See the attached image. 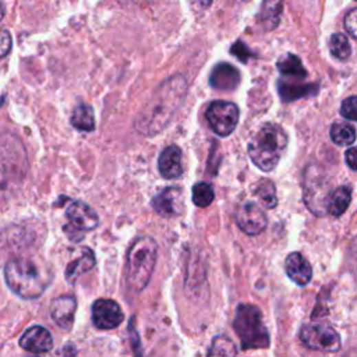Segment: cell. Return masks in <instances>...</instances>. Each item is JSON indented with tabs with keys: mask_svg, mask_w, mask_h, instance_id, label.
Listing matches in <instances>:
<instances>
[{
	"mask_svg": "<svg viewBox=\"0 0 357 357\" xmlns=\"http://www.w3.org/2000/svg\"><path fill=\"white\" fill-rule=\"evenodd\" d=\"M235 219L237 226L248 236H257L263 233L268 225L266 213L259 204L246 201L236 208Z\"/></svg>",
	"mask_w": 357,
	"mask_h": 357,
	"instance_id": "30bf717a",
	"label": "cell"
},
{
	"mask_svg": "<svg viewBox=\"0 0 357 357\" xmlns=\"http://www.w3.org/2000/svg\"><path fill=\"white\" fill-rule=\"evenodd\" d=\"M5 13H6L5 6H3V3H2V0H0V21H2V20L5 19Z\"/></svg>",
	"mask_w": 357,
	"mask_h": 357,
	"instance_id": "e575fe53",
	"label": "cell"
},
{
	"mask_svg": "<svg viewBox=\"0 0 357 357\" xmlns=\"http://www.w3.org/2000/svg\"><path fill=\"white\" fill-rule=\"evenodd\" d=\"M158 169L161 176L166 180H175L183 175L182 149L177 145H169L161 152Z\"/></svg>",
	"mask_w": 357,
	"mask_h": 357,
	"instance_id": "9a60e30c",
	"label": "cell"
},
{
	"mask_svg": "<svg viewBox=\"0 0 357 357\" xmlns=\"http://www.w3.org/2000/svg\"><path fill=\"white\" fill-rule=\"evenodd\" d=\"M158 259V244L149 236H141L133 241L127 252L125 268L126 285L133 292L144 290L154 274Z\"/></svg>",
	"mask_w": 357,
	"mask_h": 357,
	"instance_id": "277c9868",
	"label": "cell"
},
{
	"mask_svg": "<svg viewBox=\"0 0 357 357\" xmlns=\"http://www.w3.org/2000/svg\"><path fill=\"white\" fill-rule=\"evenodd\" d=\"M13 47V38L8 30L0 31V59L6 58Z\"/></svg>",
	"mask_w": 357,
	"mask_h": 357,
	"instance_id": "4dcf8cb0",
	"label": "cell"
},
{
	"mask_svg": "<svg viewBox=\"0 0 357 357\" xmlns=\"http://www.w3.org/2000/svg\"><path fill=\"white\" fill-rule=\"evenodd\" d=\"M237 350L233 340L226 335H218L213 339L207 357H236Z\"/></svg>",
	"mask_w": 357,
	"mask_h": 357,
	"instance_id": "484cf974",
	"label": "cell"
},
{
	"mask_svg": "<svg viewBox=\"0 0 357 357\" xmlns=\"http://www.w3.org/2000/svg\"><path fill=\"white\" fill-rule=\"evenodd\" d=\"M331 179L316 165H309L304 171L303 177V194L304 201L307 204L309 210L318 215L324 217L328 214V199L332 193Z\"/></svg>",
	"mask_w": 357,
	"mask_h": 357,
	"instance_id": "8992f818",
	"label": "cell"
},
{
	"mask_svg": "<svg viewBox=\"0 0 357 357\" xmlns=\"http://www.w3.org/2000/svg\"><path fill=\"white\" fill-rule=\"evenodd\" d=\"M152 207L162 217H175L183 208V190L179 187H168L152 198Z\"/></svg>",
	"mask_w": 357,
	"mask_h": 357,
	"instance_id": "7c38bea8",
	"label": "cell"
},
{
	"mask_svg": "<svg viewBox=\"0 0 357 357\" xmlns=\"http://www.w3.org/2000/svg\"><path fill=\"white\" fill-rule=\"evenodd\" d=\"M285 270L288 277L299 286L309 285V282L313 278V268L309 260L297 251L289 254L286 257Z\"/></svg>",
	"mask_w": 357,
	"mask_h": 357,
	"instance_id": "2e32d148",
	"label": "cell"
},
{
	"mask_svg": "<svg viewBox=\"0 0 357 357\" xmlns=\"http://www.w3.org/2000/svg\"><path fill=\"white\" fill-rule=\"evenodd\" d=\"M77 310V300L74 296H61L50 303V316L62 329H72Z\"/></svg>",
	"mask_w": 357,
	"mask_h": 357,
	"instance_id": "4fadbf2b",
	"label": "cell"
},
{
	"mask_svg": "<svg viewBox=\"0 0 357 357\" xmlns=\"http://www.w3.org/2000/svg\"><path fill=\"white\" fill-rule=\"evenodd\" d=\"M240 2H248V0H240Z\"/></svg>",
	"mask_w": 357,
	"mask_h": 357,
	"instance_id": "d590c367",
	"label": "cell"
},
{
	"mask_svg": "<svg viewBox=\"0 0 357 357\" xmlns=\"http://www.w3.org/2000/svg\"><path fill=\"white\" fill-rule=\"evenodd\" d=\"M187 80L184 76H173L165 80L144 105L134 120L137 131L144 136L161 133L172 120L187 95Z\"/></svg>",
	"mask_w": 357,
	"mask_h": 357,
	"instance_id": "6da1fadb",
	"label": "cell"
},
{
	"mask_svg": "<svg viewBox=\"0 0 357 357\" xmlns=\"http://www.w3.org/2000/svg\"><path fill=\"white\" fill-rule=\"evenodd\" d=\"M96 264V259H95V254L91 248L88 247H84L81 248V254L80 257H77L76 260H73L67 268H66V272H65V277H66V281L69 283H76V281L83 277L84 274L89 272Z\"/></svg>",
	"mask_w": 357,
	"mask_h": 357,
	"instance_id": "ac0fdd59",
	"label": "cell"
},
{
	"mask_svg": "<svg viewBox=\"0 0 357 357\" xmlns=\"http://www.w3.org/2000/svg\"><path fill=\"white\" fill-rule=\"evenodd\" d=\"M345 28L351 38L357 36V10L351 9L345 17Z\"/></svg>",
	"mask_w": 357,
	"mask_h": 357,
	"instance_id": "1f68e13d",
	"label": "cell"
},
{
	"mask_svg": "<svg viewBox=\"0 0 357 357\" xmlns=\"http://www.w3.org/2000/svg\"><path fill=\"white\" fill-rule=\"evenodd\" d=\"M356 96L351 95L349 98H346L343 102H342V107H340V115L350 120V122H356L357 120V108H356Z\"/></svg>",
	"mask_w": 357,
	"mask_h": 357,
	"instance_id": "f1b7e54d",
	"label": "cell"
},
{
	"mask_svg": "<svg viewBox=\"0 0 357 357\" xmlns=\"http://www.w3.org/2000/svg\"><path fill=\"white\" fill-rule=\"evenodd\" d=\"M230 54H233L239 61H241L243 63L248 62L250 58H256V55H254V52H251L250 47L243 43L241 41H237L236 43H233V46L230 47Z\"/></svg>",
	"mask_w": 357,
	"mask_h": 357,
	"instance_id": "f546056e",
	"label": "cell"
},
{
	"mask_svg": "<svg viewBox=\"0 0 357 357\" xmlns=\"http://www.w3.org/2000/svg\"><path fill=\"white\" fill-rule=\"evenodd\" d=\"M66 217L69 225L65 226V232L73 241H78L84 232L94 230L99 225L98 214L83 201H72L67 206Z\"/></svg>",
	"mask_w": 357,
	"mask_h": 357,
	"instance_id": "ba28073f",
	"label": "cell"
},
{
	"mask_svg": "<svg viewBox=\"0 0 357 357\" xmlns=\"http://www.w3.org/2000/svg\"><path fill=\"white\" fill-rule=\"evenodd\" d=\"M300 339L309 349L328 353L338 351L342 345L338 331L325 323H310L303 325Z\"/></svg>",
	"mask_w": 357,
	"mask_h": 357,
	"instance_id": "52a82bcc",
	"label": "cell"
},
{
	"mask_svg": "<svg viewBox=\"0 0 357 357\" xmlns=\"http://www.w3.org/2000/svg\"><path fill=\"white\" fill-rule=\"evenodd\" d=\"M233 328L240 339L243 350L267 349L271 345L270 332L257 305L239 304L233 320Z\"/></svg>",
	"mask_w": 357,
	"mask_h": 357,
	"instance_id": "5b68a950",
	"label": "cell"
},
{
	"mask_svg": "<svg viewBox=\"0 0 357 357\" xmlns=\"http://www.w3.org/2000/svg\"><path fill=\"white\" fill-rule=\"evenodd\" d=\"M277 66L282 77L293 80H303L307 77V72L304 70L301 61L296 55H285L278 61Z\"/></svg>",
	"mask_w": 357,
	"mask_h": 357,
	"instance_id": "603a6c76",
	"label": "cell"
},
{
	"mask_svg": "<svg viewBox=\"0 0 357 357\" xmlns=\"http://www.w3.org/2000/svg\"><path fill=\"white\" fill-rule=\"evenodd\" d=\"M331 140L339 147L351 145L356 141V130L347 123H334L331 127Z\"/></svg>",
	"mask_w": 357,
	"mask_h": 357,
	"instance_id": "4316f807",
	"label": "cell"
},
{
	"mask_svg": "<svg viewBox=\"0 0 357 357\" xmlns=\"http://www.w3.org/2000/svg\"><path fill=\"white\" fill-rule=\"evenodd\" d=\"M288 134L277 123H264L248 142V155L263 172L274 171L288 148Z\"/></svg>",
	"mask_w": 357,
	"mask_h": 357,
	"instance_id": "3957f363",
	"label": "cell"
},
{
	"mask_svg": "<svg viewBox=\"0 0 357 357\" xmlns=\"http://www.w3.org/2000/svg\"><path fill=\"white\" fill-rule=\"evenodd\" d=\"M283 12V0H263L260 10V23L263 24L266 31H274L282 17Z\"/></svg>",
	"mask_w": 357,
	"mask_h": 357,
	"instance_id": "ffe728a7",
	"label": "cell"
},
{
	"mask_svg": "<svg viewBox=\"0 0 357 357\" xmlns=\"http://www.w3.org/2000/svg\"><path fill=\"white\" fill-rule=\"evenodd\" d=\"M345 161H346L347 166H349L353 172L357 171V149H356L354 147H350V148L346 151Z\"/></svg>",
	"mask_w": 357,
	"mask_h": 357,
	"instance_id": "d6a6232c",
	"label": "cell"
},
{
	"mask_svg": "<svg viewBox=\"0 0 357 357\" xmlns=\"http://www.w3.org/2000/svg\"><path fill=\"white\" fill-rule=\"evenodd\" d=\"M239 116L240 112L237 105L226 100L213 102L206 113L211 129L219 137H228L235 131L239 123Z\"/></svg>",
	"mask_w": 357,
	"mask_h": 357,
	"instance_id": "9c48e42d",
	"label": "cell"
},
{
	"mask_svg": "<svg viewBox=\"0 0 357 357\" xmlns=\"http://www.w3.org/2000/svg\"><path fill=\"white\" fill-rule=\"evenodd\" d=\"M5 279L12 292L23 299L39 297L52 281V275L43 264L31 259L19 257L5 267Z\"/></svg>",
	"mask_w": 357,
	"mask_h": 357,
	"instance_id": "7a4b0ae2",
	"label": "cell"
},
{
	"mask_svg": "<svg viewBox=\"0 0 357 357\" xmlns=\"http://www.w3.org/2000/svg\"><path fill=\"white\" fill-rule=\"evenodd\" d=\"M72 125L80 131H94L95 118L89 105H78L72 115Z\"/></svg>",
	"mask_w": 357,
	"mask_h": 357,
	"instance_id": "cb8c5ba5",
	"label": "cell"
},
{
	"mask_svg": "<svg viewBox=\"0 0 357 357\" xmlns=\"http://www.w3.org/2000/svg\"><path fill=\"white\" fill-rule=\"evenodd\" d=\"M241 81L240 72L230 63H219L211 73L210 84L219 91H233Z\"/></svg>",
	"mask_w": 357,
	"mask_h": 357,
	"instance_id": "e0dca14e",
	"label": "cell"
},
{
	"mask_svg": "<svg viewBox=\"0 0 357 357\" xmlns=\"http://www.w3.org/2000/svg\"><path fill=\"white\" fill-rule=\"evenodd\" d=\"M123 318L125 314L115 300L99 299L92 304V323L98 329H115L123 323Z\"/></svg>",
	"mask_w": 357,
	"mask_h": 357,
	"instance_id": "8fae6325",
	"label": "cell"
},
{
	"mask_svg": "<svg viewBox=\"0 0 357 357\" xmlns=\"http://www.w3.org/2000/svg\"><path fill=\"white\" fill-rule=\"evenodd\" d=\"M9 187V177H8V172L0 166V197L5 195Z\"/></svg>",
	"mask_w": 357,
	"mask_h": 357,
	"instance_id": "836d02e7",
	"label": "cell"
},
{
	"mask_svg": "<svg viewBox=\"0 0 357 357\" xmlns=\"http://www.w3.org/2000/svg\"><path fill=\"white\" fill-rule=\"evenodd\" d=\"M252 193L260 199L263 206L268 210H274L278 206V197H277V188L272 180L270 179H261L252 187Z\"/></svg>",
	"mask_w": 357,
	"mask_h": 357,
	"instance_id": "7402d4cb",
	"label": "cell"
},
{
	"mask_svg": "<svg viewBox=\"0 0 357 357\" xmlns=\"http://www.w3.org/2000/svg\"><path fill=\"white\" fill-rule=\"evenodd\" d=\"M215 198V191L211 184L206 182H198L193 187V202L199 208L210 207Z\"/></svg>",
	"mask_w": 357,
	"mask_h": 357,
	"instance_id": "83f0119b",
	"label": "cell"
},
{
	"mask_svg": "<svg viewBox=\"0 0 357 357\" xmlns=\"http://www.w3.org/2000/svg\"><path fill=\"white\" fill-rule=\"evenodd\" d=\"M328 46H329L331 55L340 62L347 61L351 55V46H350V42H349V39L345 34H339V32L334 34L329 38Z\"/></svg>",
	"mask_w": 357,
	"mask_h": 357,
	"instance_id": "d4e9b609",
	"label": "cell"
},
{
	"mask_svg": "<svg viewBox=\"0 0 357 357\" xmlns=\"http://www.w3.org/2000/svg\"><path fill=\"white\" fill-rule=\"evenodd\" d=\"M20 346L34 354H42L54 347V339L50 332L43 327H31L20 339Z\"/></svg>",
	"mask_w": 357,
	"mask_h": 357,
	"instance_id": "5bb4252c",
	"label": "cell"
},
{
	"mask_svg": "<svg viewBox=\"0 0 357 357\" xmlns=\"http://www.w3.org/2000/svg\"><path fill=\"white\" fill-rule=\"evenodd\" d=\"M278 92L283 102H293L300 98H307L318 92V84H299L293 85L281 80L278 83Z\"/></svg>",
	"mask_w": 357,
	"mask_h": 357,
	"instance_id": "d6986e66",
	"label": "cell"
},
{
	"mask_svg": "<svg viewBox=\"0 0 357 357\" xmlns=\"http://www.w3.org/2000/svg\"><path fill=\"white\" fill-rule=\"evenodd\" d=\"M351 202V187L339 186L332 190L328 199V214L334 218L342 217Z\"/></svg>",
	"mask_w": 357,
	"mask_h": 357,
	"instance_id": "44dd1931",
	"label": "cell"
}]
</instances>
